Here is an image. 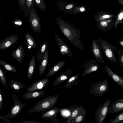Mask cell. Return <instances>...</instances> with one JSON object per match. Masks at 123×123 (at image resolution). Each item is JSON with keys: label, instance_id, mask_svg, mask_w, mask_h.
Masks as SVG:
<instances>
[{"label": "cell", "instance_id": "cell-20", "mask_svg": "<svg viewBox=\"0 0 123 123\" xmlns=\"http://www.w3.org/2000/svg\"><path fill=\"white\" fill-rule=\"evenodd\" d=\"M83 106H78L75 105L69 107L68 109L71 111V114L70 117L65 121V123H71L72 120L78 115Z\"/></svg>", "mask_w": 123, "mask_h": 123}, {"label": "cell", "instance_id": "cell-39", "mask_svg": "<svg viewBox=\"0 0 123 123\" xmlns=\"http://www.w3.org/2000/svg\"><path fill=\"white\" fill-rule=\"evenodd\" d=\"M3 97L2 93L0 89V109L2 112L3 111L2 109Z\"/></svg>", "mask_w": 123, "mask_h": 123}, {"label": "cell", "instance_id": "cell-31", "mask_svg": "<svg viewBox=\"0 0 123 123\" xmlns=\"http://www.w3.org/2000/svg\"><path fill=\"white\" fill-rule=\"evenodd\" d=\"M0 65L8 71L17 74L18 73L17 70L14 66L7 63L4 60L0 59Z\"/></svg>", "mask_w": 123, "mask_h": 123}, {"label": "cell", "instance_id": "cell-17", "mask_svg": "<svg viewBox=\"0 0 123 123\" xmlns=\"http://www.w3.org/2000/svg\"><path fill=\"white\" fill-rule=\"evenodd\" d=\"M12 56L19 63H22L25 56V52L23 47L20 45L16 50L13 51Z\"/></svg>", "mask_w": 123, "mask_h": 123}, {"label": "cell", "instance_id": "cell-34", "mask_svg": "<svg viewBox=\"0 0 123 123\" xmlns=\"http://www.w3.org/2000/svg\"><path fill=\"white\" fill-rule=\"evenodd\" d=\"M123 121V111L115 116L114 119L110 120L109 121V123H119Z\"/></svg>", "mask_w": 123, "mask_h": 123}, {"label": "cell", "instance_id": "cell-36", "mask_svg": "<svg viewBox=\"0 0 123 123\" xmlns=\"http://www.w3.org/2000/svg\"><path fill=\"white\" fill-rule=\"evenodd\" d=\"M116 53L119 64L121 66L123 67V49H118Z\"/></svg>", "mask_w": 123, "mask_h": 123}, {"label": "cell", "instance_id": "cell-16", "mask_svg": "<svg viewBox=\"0 0 123 123\" xmlns=\"http://www.w3.org/2000/svg\"><path fill=\"white\" fill-rule=\"evenodd\" d=\"M104 68L105 71L108 75L110 76L118 85L123 88V77L114 72L107 65L105 66Z\"/></svg>", "mask_w": 123, "mask_h": 123}, {"label": "cell", "instance_id": "cell-35", "mask_svg": "<svg viewBox=\"0 0 123 123\" xmlns=\"http://www.w3.org/2000/svg\"><path fill=\"white\" fill-rule=\"evenodd\" d=\"M0 82L3 86L6 87L7 86L6 76L3 69L0 66Z\"/></svg>", "mask_w": 123, "mask_h": 123}, {"label": "cell", "instance_id": "cell-29", "mask_svg": "<svg viewBox=\"0 0 123 123\" xmlns=\"http://www.w3.org/2000/svg\"><path fill=\"white\" fill-rule=\"evenodd\" d=\"M109 23L105 21H101L98 22L96 24L98 29L104 32L110 30L113 25L109 24Z\"/></svg>", "mask_w": 123, "mask_h": 123}, {"label": "cell", "instance_id": "cell-7", "mask_svg": "<svg viewBox=\"0 0 123 123\" xmlns=\"http://www.w3.org/2000/svg\"><path fill=\"white\" fill-rule=\"evenodd\" d=\"M29 16L28 21L34 32L37 33L41 31L42 30L41 21L35 7L32 8V12Z\"/></svg>", "mask_w": 123, "mask_h": 123}, {"label": "cell", "instance_id": "cell-22", "mask_svg": "<svg viewBox=\"0 0 123 123\" xmlns=\"http://www.w3.org/2000/svg\"><path fill=\"white\" fill-rule=\"evenodd\" d=\"M65 62L62 61L55 64L50 69L46 75V77L49 78L56 73L65 65Z\"/></svg>", "mask_w": 123, "mask_h": 123}, {"label": "cell", "instance_id": "cell-2", "mask_svg": "<svg viewBox=\"0 0 123 123\" xmlns=\"http://www.w3.org/2000/svg\"><path fill=\"white\" fill-rule=\"evenodd\" d=\"M59 97V95H57L44 98L32 107L29 111V113L44 112L50 110L54 107Z\"/></svg>", "mask_w": 123, "mask_h": 123}, {"label": "cell", "instance_id": "cell-40", "mask_svg": "<svg viewBox=\"0 0 123 123\" xmlns=\"http://www.w3.org/2000/svg\"><path fill=\"white\" fill-rule=\"evenodd\" d=\"M0 118L2 120L5 121L6 123H11L7 119V118L6 116L4 115H0Z\"/></svg>", "mask_w": 123, "mask_h": 123}, {"label": "cell", "instance_id": "cell-6", "mask_svg": "<svg viewBox=\"0 0 123 123\" xmlns=\"http://www.w3.org/2000/svg\"><path fill=\"white\" fill-rule=\"evenodd\" d=\"M110 101V99H107L104 104L100 105L96 109L95 120L98 123H102L108 113Z\"/></svg>", "mask_w": 123, "mask_h": 123}, {"label": "cell", "instance_id": "cell-26", "mask_svg": "<svg viewBox=\"0 0 123 123\" xmlns=\"http://www.w3.org/2000/svg\"><path fill=\"white\" fill-rule=\"evenodd\" d=\"M48 45L47 42H44L39 47V50L37 53V62L39 63L41 62L44 54L48 49Z\"/></svg>", "mask_w": 123, "mask_h": 123}, {"label": "cell", "instance_id": "cell-9", "mask_svg": "<svg viewBox=\"0 0 123 123\" xmlns=\"http://www.w3.org/2000/svg\"><path fill=\"white\" fill-rule=\"evenodd\" d=\"M60 110L58 106L54 107L50 110L43 112L42 114L41 117L50 122L56 123L59 121L57 118V117Z\"/></svg>", "mask_w": 123, "mask_h": 123}, {"label": "cell", "instance_id": "cell-38", "mask_svg": "<svg viewBox=\"0 0 123 123\" xmlns=\"http://www.w3.org/2000/svg\"><path fill=\"white\" fill-rule=\"evenodd\" d=\"M18 2L21 9L23 12L25 5L26 0H18Z\"/></svg>", "mask_w": 123, "mask_h": 123}, {"label": "cell", "instance_id": "cell-15", "mask_svg": "<svg viewBox=\"0 0 123 123\" xmlns=\"http://www.w3.org/2000/svg\"><path fill=\"white\" fill-rule=\"evenodd\" d=\"M73 73V71L70 68L64 71L54 80L53 83V86L57 87L62 83L68 78L71 77Z\"/></svg>", "mask_w": 123, "mask_h": 123}, {"label": "cell", "instance_id": "cell-42", "mask_svg": "<svg viewBox=\"0 0 123 123\" xmlns=\"http://www.w3.org/2000/svg\"><path fill=\"white\" fill-rule=\"evenodd\" d=\"M123 18V13H121L118 15V19L119 21L121 20Z\"/></svg>", "mask_w": 123, "mask_h": 123}, {"label": "cell", "instance_id": "cell-14", "mask_svg": "<svg viewBox=\"0 0 123 123\" xmlns=\"http://www.w3.org/2000/svg\"><path fill=\"white\" fill-rule=\"evenodd\" d=\"M18 38L15 35L11 34L8 37L1 39L0 42V49H5L12 45L18 40Z\"/></svg>", "mask_w": 123, "mask_h": 123}, {"label": "cell", "instance_id": "cell-41", "mask_svg": "<svg viewBox=\"0 0 123 123\" xmlns=\"http://www.w3.org/2000/svg\"><path fill=\"white\" fill-rule=\"evenodd\" d=\"M21 123H42L34 120H25L20 122Z\"/></svg>", "mask_w": 123, "mask_h": 123}, {"label": "cell", "instance_id": "cell-32", "mask_svg": "<svg viewBox=\"0 0 123 123\" xmlns=\"http://www.w3.org/2000/svg\"><path fill=\"white\" fill-rule=\"evenodd\" d=\"M89 10H90V8H87L86 5H76L75 7L74 12L75 15H76L78 13H81Z\"/></svg>", "mask_w": 123, "mask_h": 123}, {"label": "cell", "instance_id": "cell-1", "mask_svg": "<svg viewBox=\"0 0 123 123\" xmlns=\"http://www.w3.org/2000/svg\"><path fill=\"white\" fill-rule=\"evenodd\" d=\"M55 19L59 28L67 39L79 49H84V45L80 39L81 35L79 30L69 22L59 17H57Z\"/></svg>", "mask_w": 123, "mask_h": 123}, {"label": "cell", "instance_id": "cell-19", "mask_svg": "<svg viewBox=\"0 0 123 123\" xmlns=\"http://www.w3.org/2000/svg\"><path fill=\"white\" fill-rule=\"evenodd\" d=\"M123 111V102L115 101L111 104L108 110L110 114H115Z\"/></svg>", "mask_w": 123, "mask_h": 123}, {"label": "cell", "instance_id": "cell-23", "mask_svg": "<svg viewBox=\"0 0 123 123\" xmlns=\"http://www.w3.org/2000/svg\"><path fill=\"white\" fill-rule=\"evenodd\" d=\"M48 51L47 49L39 65L38 71L40 75H43L45 71L48 63Z\"/></svg>", "mask_w": 123, "mask_h": 123}, {"label": "cell", "instance_id": "cell-4", "mask_svg": "<svg viewBox=\"0 0 123 123\" xmlns=\"http://www.w3.org/2000/svg\"><path fill=\"white\" fill-rule=\"evenodd\" d=\"M108 88V80L105 79L92 84L90 88V93L95 97H100L105 93Z\"/></svg>", "mask_w": 123, "mask_h": 123}, {"label": "cell", "instance_id": "cell-30", "mask_svg": "<svg viewBox=\"0 0 123 123\" xmlns=\"http://www.w3.org/2000/svg\"><path fill=\"white\" fill-rule=\"evenodd\" d=\"M86 113V110L83 106L78 115L72 120L71 123H77L83 121L85 118Z\"/></svg>", "mask_w": 123, "mask_h": 123}, {"label": "cell", "instance_id": "cell-24", "mask_svg": "<svg viewBox=\"0 0 123 123\" xmlns=\"http://www.w3.org/2000/svg\"><path fill=\"white\" fill-rule=\"evenodd\" d=\"M11 88L16 92H19L22 88H25L26 84L21 81L17 80L15 81L12 79L9 82Z\"/></svg>", "mask_w": 123, "mask_h": 123}, {"label": "cell", "instance_id": "cell-3", "mask_svg": "<svg viewBox=\"0 0 123 123\" xmlns=\"http://www.w3.org/2000/svg\"><path fill=\"white\" fill-rule=\"evenodd\" d=\"M98 39L101 47L107 59L112 63H117V61L114 52L117 53V51L116 47L100 37L98 38Z\"/></svg>", "mask_w": 123, "mask_h": 123}, {"label": "cell", "instance_id": "cell-28", "mask_svg": "<svg viewBox=\"0 0 123 123\" xmlns=\"http://www.w3.org/2000/svg\"><path fill=\"white\" fill-rule=\"evenodd\" d=\"M25 38L27 46L30 48L36 49L37 44L32 34L28 32L25 34Z\"/></svg>", "mask_w": 123, "mask_h": 123}, {"label": "cell", "instance_id": "cell-44", "mask_svg": "<svg viewBox=\"0 0 123 123\" xmlns=\"http://www.w3.org/2000/svg\"><path fill=\"white\" fill-rule=\"evenodd\" d=\"M116 101L123 102V97L119 98L116 100Z\"/></svg>", "mask_w": 123, "mask_h": 123}, {"label": "cell", "instance_id": "cell-33", "mask_svg": "<svg viewBox=\"0 0 123 123\" xmlns=\"http://www.w3.org/2000/svg\"><path fill=\"white\" fill-rule=\"evenodd\" d=\"M34 5L43 11L45 10L47 6L44 0H34Z\"/></svg>", "mask_w": 123, "mask_h": 123}, {"label": "cell", "instance_id": "cell-11", "mask_svg": "<svg viewBox=\"0 0 123 123\" xmlns=\"http://www.w3.org/2000/svg\"><path fill=\"white\" fill-rule=\"evenodd\" d=\"M56 6L63 12L75 15L74 9L77 5L72 2H67L58 0Z\"/></svg>", "mask_w": 123, "mask_h": 123}, {"label": "cell", "instance_id": "cell-18", "mask_svg": "<svg viewBox=\"0 0 123 123\" xmlns=\"http://www.w3.org/2000/svg\"><path fill=\"white\" fill-rule=\"evenodd\" d=\"M46 92V91L44 90L26 92L23 94L22 97L26 99L37 98L43 96Z\"/></svg>", "mask_w": 123, "mask_h": 123}, {"label": "cell", "instance_id": "cell-21", "mask_svg": "<svg viewBox=\"0 0 123 123\" xmlns=\"http://www.w3.org/2000/svg\"><path fill=\"white\" fill-rule=\"evenodd\" d=\"M79 77V74H76L70 77L64 85V88H72L78 85L81 81L78 80Z\"/></svg>", "mask_w": 123, "mask_h": 123}, {"label": "cell", "instance_id": "cell-5", "mask_svg": "<svg viewBox=\"0 0 123 123\" xmlns=\"http://www.w3.org/2000/svg\"><path fill=\"white\" fill-rule=\"evenodd\" d=\"M14 104L9 109V112L7 113L6 117L9 118H14L18 116L21 112L25 106V103H22L17 96L14 93L12 95Z\"/></svg>", "mask_w": 123, "mask_h": 123}, {"label": "cell", "instance_id": "cell-12", "mask_svg": "<svg viewBox=\"0 0 123 123\" xmlns=\"http://www.w3.org/2000/svg\"><path fill=\"white\" fill-rule=\"evenodd\" d=\"M49 81V78L47 77L38 80L27 88L26 92L41 90L46 86Z\"/></svg>", "mask_w": 123, "mask_h": 123}, {"label": "cell", "instance_id": "cell-8", "mask_svg": "<svg viewBox=\"0 0 123 123\" xmlns=\"http://www.w3.org/2000/svg\"><path fill=\"white\" fill-rule=\"evenodd\" d=\"M99 41L98 39H93L91 45V51L94 57L98 63L105 62Z\"/></svg>", "mask_w": 123, "mask_h": 123}, {"label": "cell", "instance_id": "cell-43", "mask_svg": "<svg viewBox=\"0 0 123 123\" xmlns=\"http://www.w3.org/2000/svg\"><path fill=\"white\" fill-rule=\"evenodd\" d=\"M118 43L120 45L123 47V38L119 39L118 41Z\"/></svg>", "mask_w": 123, "mask_h": 123}, {"label": "cell", "instance_id": "cell-13", "mask_svg": "<svg viewBox=\"0 0 123 123\" xmlns=\"http://www.w3.org/2000/svg\"><path fill=\"white\" fill-rule=\"evenodd\" d=\"M96 60L91 59L82 67V68H85L82 74L83 76H84L92 72L96 71L98 68L99 66Z\"/></svg>", "mask_w": 123, "mask_h": 123}, {"label": "cell", "instance_id": "cell-45", "mask_svg": "<svg viewBox=\"0 0 123 123\" xmlns=\"http://www.w3.org/2000/svg\"><path fill=\"white\" fill-rule=\"evenodd\" d=\"M119 123H123V121L119 122Z\"/></svg>", "mask_w": 123, "mask_h": 123}, {"label": "cell", "instance_id": "cell-27", "mask_svg": "<svg viewBox=\"0 0 123 123\" xmlns=\"http://www.w3.org/2000/svg\"><path fill=\"white\" fill-rule=\"evenodd\" d=\"M34 0H26L25 4L23 11L26 18L32 12V8L35 7Z\"/></svg>", "mask_w": 123, "mask_h": 123}, {"label": "cell", "instance_id": "cell-25", "mask_svg": "<svg viewBox=\"0 0 123 123\" xmlns=\"http://www.w3.org/2000/svg\"><path fill=\"white\" fill-rule=\"evenodd\" d=\"M35 56L33 55L30 60L26 73L28 80H30L32 78L35 70Z\"/></svg>", "mask_w": 123, "mask_h": 123}, {"label": "cell", "instance_id": "cell-37", "mask_svg": "<svg viewBox=\"0 0 123 123\" xmlns=\"http://www.w3.org/2000/svg\"><path fill=\"white\" fill-rule=\"evenodd\" d=\"M14 25L16 27H21L23 24V21L19 19H16L13 21Z\"/></svg>", "mask_w": 123, "mask_h": 123}, {"label": "cell", "instance_id": "cell-10", "mask_svg": "<svg viewBox=\"0 0 123 123\" xmlns=\"http://www.w3.org/2000/svg\"><path fill=\"white\" fill-rule=\"evenodd\" d=\"M54 36L55 41L59 48L60 53L62 55H66L70 57H72V52L63 40L56 34H54Z\"/></svg>", "mask_w": 123, "mask_h": 123}]
</instances>
